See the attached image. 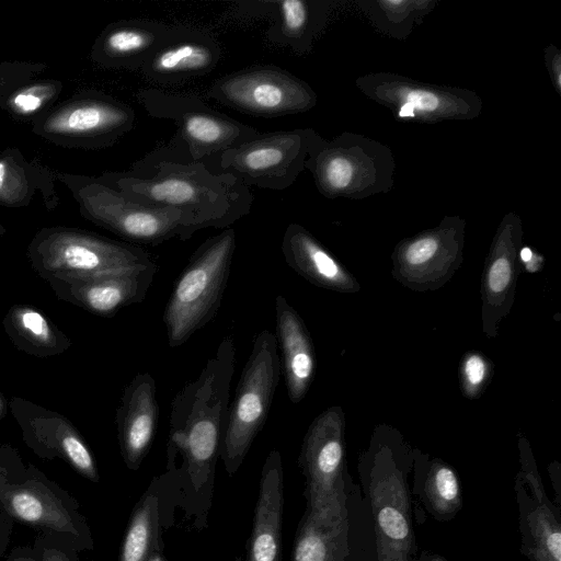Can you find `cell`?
Listing matches in <instances>:
<instances>
[{
    "label": "cell",
    "mask_w": 561,
    "mask_h": 561,
    "mask_svg": "<svg viewBox=\"0 0 561 561\" xmlns=\"http://www.w3.org/2000/svg\"><path fill=\"white\" fill-rule=\"evenodd\" d=\"M438 244L433 238H423L412 243L405 253L407 261L412 265L428 261L437 251Z\"/></svg>",
    "instance_id": "obj_30"
},
{
    "label": "cell",
    "mask_w": 561,
    "mask_h": 561,
    "mask_svg": "<svg viewBox=\"0 0 561 561\" xmlns=\"http://www.w3.org/2000/svg\"><path fill=\"white\" fill-rule=\"evenodd\" d=\"M378 520L383 533L392 539H403L409 533L405 518L396 508H382L379 512Z\"/></svg>",
    "instance_id": "obj_28"
},
{
    "label": "cell",
    "mask_w": 561,
    "mask_h": 561,
    "mask_svg": "<svg viewBox=\"0 0 561 561\" xmlns=\"http://www.w3.org/2000/svg\"><path fill=\"white\" fill-rule=\"evenodd\" d=\"M275 22L266 32L275 45L290 47L297 54L308 51L321 21V10L316 2L305 0L271 1Z\"/></svg>",
    "instance_id": "obj_18"
},
{
    "label": "cell",
    "mask_w": 561,
    "mask_h": 561,
    "mask_svg": "<svg viewBox=\"0 0 561 561\" xmlns=\"http://www.w3.org/2000/svg\"><path fill=\"white\" fill-rule=\"evenodd\" d=\"M158 499L147 493L131 515L118 561H147L158 549Z\"/></svg>",
    "instance_id": "obj_20"
},
{
    "label": "cell",
    "mask_w": 561,
    "mask_h": 561,
    "mask_svg": "<svg viewBox=\"0 0 561 561\" xmlns=\"http://www.w3.org/2000/svg\"><path fill=\"white\" fill-rule=\"evenodd\" d=\"M116 419L123 457L135 470L152 445L159 419L157 387L150 374H137L127 385Z\"/></svg>",
    "instance_id": "obj_13"
},
{
    "label": "cell",
    "mask_w": 561,
    "mask_h": 561,
    "mask_svg": "<svg viewBox=\"0 0 561 561\" xmlns=\"http://www.w3.org/2000/svg\"><path fill=\"white\" fill-rule=\"evenodd\" d=\"M276 342L287 394L299 402L306 394L314 368L311 343L305 324L287 299H275Z\"/></svg>",
    "instance_id": "obj_16"
},
{
    "label": "cell",
    "mask_w": 561,
    "mask_h": 561,
    "mask_svg": "<svg viewBox=\"0 0 561 561\" xmlns=\"http://www.w3.org/2000/svg\"><path fill=\"white\" fill-rule=\"evenodd\" d=\"M172 28L147 19L113 22L95 38L90 58L95 66L104 69L140 70L167 41Z\"/></svg>",
    "instance_id": "obj_12"
},
{
    "label": "cell",
    "mask_w": 561,
    "mask_h": 561,
    "mask_svg": "<svg viewBox=\"0 0 561 561\" xmlns=\"http://www.w3.org/2000/svg\"><path fill=\"white\" fill-rule=\"evenodd\" d=\"M220 56V46L213 36L195 28L173 26L167 41L140 71L151 82H180L209 73Z\"/></svg>",
    "instance_id": "obj_11"
},
{
    "label": "cell",
    "mask_w": 561,
    "mask_h": 561,
    "mask_svg": "<svg viewBox=\"0 0 561 561\" xmlns=\"http://www.w3.org/2000/svg\"><path fill=\"white\" fill-rule=\"evenodd\" d=\"M311 129L278 130L257 135L209 159L215 172L228 173L245 186L283 191L294 184L305 169L318 139Z\"/></svg>",
    "instance_id": "obj_9"
},
{
    "label": "cell",
    "mask_w": 561,
    "mask_h": 561,
    "mask_svg": "<svg viewBox=\"0 0 561 561\" xmlns=\"http://www.w3.org/2000/svg\"><path fill=\"white\" fill-rule=\"evenodd\" d=\"M56 179L70 192L87 220L126 240L157 245L193 236L180 211L134 201L98 176L56 171Z\"/></svg>",
    "instance_id": "obj_4"
},
{
    "label": "cell",
    "mask_w": 561,
    "mask_h": 561,
    "mask_svg": "<svg viewBox=\"0 0 561 561\" xmlns=\"http://www.w3.org/2000/svg\"><path fill=\"white\" fill-rule=\"evenodd\" d=\"M283 507L282 459L273 449L262 468L247 561H280Z\"/></svg>",
    "instance_id": "obj_14"
},
{
    "label": "cell",
    "mask_w": 561,
    "mask_h": 561,
    "mask_svg": "<svg viewBox=\"0 0 561 561\" xmlns=\"http://www.w3.org/2000/svg\"><path fill=\"white\" fill-rule=\"evenodd\" d=\"M436 486L439 495L445 500H454L458 493L456 477L448 468H442L436 473Z\"/></svg>",
    "instance_id": "obj_32"
},
{
    "label": "cell",
    "mask_w": 561,
    "mask_h": 561,
    "mask_svg": "<svg viewBox=\"0 0 561 561\" xmlns=\"http://www.w3.org/2000/svg\"><path fill=\"white\" fill-rule=\"evenodd\" d=\"M282 375L275 335L260 331L228 407L220 458L229 476L237 472L266 422Z\"/></svg>",
    "instance_id": "obj_5"
},
{
    "label": "cell",
    "mask_w": 561,
    "mask_h": 561,
    "mask_svg": "<svg viewBox=\"0 0 561 561\" xmlns=\"http://www.w3.org/2000/svg\"><path fill=\"white\" fill-rule=\"evenodd\" d=\"M207 94L230 108L265 118L302 113L316 103V94L304 80L273 65L226 75Z\"/></svg>",
    "instance_id": "obj_10"
},
{
    "label": "cell",
    "mask_w": 561,
    "mask_h": 561,
    "mask_svg": "<svg viewBox=\"0 0 561 561\" xmlns=\"http://www.w3.org/2000/svg\"><path fill=\"white\" fill-rule=\"evenodd\" d=\"M321 425L313 426L302 450L304 463L309 469L313 482L332 476L342 459L340 442L325 437L323 422Z\"/></svg>",
    "instance_id": "obj_22"
},
{
    "label": "cell",
    "mask_w": 561,
    "mask_h": 561,
    "mask_svg": "<svg viewBox=\"0 0 561 561\" xmlns=\"http://www.w3.org/2000/svg\"><path fill=\"white\" fill-rule=\"evenodd\" d=\"M147 561H167L163 554L160 552L159 549H156Z\"/></svg>",
    "instance_id": "obj_35"
},
{
    "label": "cell",
    "mask_w": 561,
    "mask_h": 561,
    "mask_svg": "<svg viewBox=\"0 0 561 561\" xmlns=\"http://www.w3.org/2000/svg\"><path fill=\"white\" fill-rule=\"evenodd\" d=\"M56 171L37 159H27L19 148L0 151V206L22 208L39 195L47 210L59 205Z\"/></svg>",
    "instance_id": "obj_15"
},
{
    "label": "cell",
    "mask_w": 561,
    "mask_h": 561,
    "mask_svg": "<svg viewBox=\"0 0 561 561\" xmlns=\"http://www.w3.org/2000/svg\"><path fill=\"white\" fill-rule=\"evenodd\" d=\"M14 513L23 520L28 523L38 522L43 516V505L41 501L28 492L16 493L11 501Z\"/></svg>",
    "instance_id": "obj_27"
},
{
    "label": "cell",
    "mask_w": 561,
    "mask_h": 561,
    "mask_svg": "<svg viewBox=\"0 0 561 561\" xmlns=\"http://www.w3.org/2000/svg\"><path fill=\"white\" fill-rule=\"evenodd\" d=\"M234 364V341L228 335L198 377L186 382L171 402L169 462L181 458L196 488L211 480L220 456Z\"/></svg>",
    "instance_id": "obj_2"
},
{
    "label": "cell",
    "mask_w": 561,
    "mask_h": 561,
    "mask_svg": "<svg viewBox=\"0 0 561 561\" xmlns=\"http://www.w3.org/2000/svg\"><path fill=\"white\" fill-rule=\"evenodd\" d=\"M439 106L436 95L426 91H410L407 94L405 103L401 106L399 115L402 117L413 116L414 111L432 112Z\"/></svg>",
    "instance_id": "obj_29"
},
{
    "label": "cell",
    "mask_w": 561,
    "mask_h": 561,
    "mask_svg": "<svg viewBox=\"0 0 561 561\" xmlns=\"http://www.w3.org/2000/svg\"><path fill=\"white\" fill-rule=\"evenodd\" d=\"M136 123L135 111L100 91H80L32 122L36 136L58 147L104 149L116 144Z\"/></svg>",
    "instance_id": "obj_6"
},
{
    "label": "cell",
    "mask_w": 561,
    "mask_h": 561,
    "mask_svg": "<svg viewBox=\"0 0 561 561\" xmlns=\"http://www.w3.org/2000/svg\"><path fill=\"white\" fill-rule=\"evenodd\" d=\"M157 265L75 278L76 299L90 311L112 316L141 301L151 286Z\"/></svg>",
    "instance_id": "obj_17"
},
{
    "label": "cell",
    "mask_w": 561,
    "mask_h": 561,
    "mask_svg": "<svg viewBox=\"0 0 561 561\" xmlns=\"http://www.w3.org/2000/svg\"><path fill=\"white\" fill-rule=\"evenodd\" d=\"M46 69L47 65L39 61H0V111L14 90L36 79Z\"/></svg>",
    "instance_id": "obj_23"
},
{
    "label": "cell",
    "mask_w": 561,
    "mask_h": 561,
    "mask_svg": "<svg viewBox=\"0 0 561 561\" xmlns=\"http://www.w3.org/2000/svg\"><path fill=\"white\" fill-rule=\"evenodd\" d=\"M547 547L557 561L561 560V535L551 534L547 539Z\"/></svg>",
    "instance_id": "obj_34"
},
{
    "label": "cell",
    "mask_w": 561,
    "mask_h": 561,
    "mask_svg": "<svg viewBox=\"0 0 561 561\" xmlns=\"http://www.w3.org/2000/svg\"><path fill=\"white\" fill-rule=\"evenodd\" d=\"M19 327L31 342L49 343L53 337V331L47 320L38 312L32 309H24L20 313Z\"/></svg>",
    "instance_id": "obj_25"
},
{
    "label": "cell",
    "mask_w": 561,
    "mask_h": 561,
    "mask_svg": "<svg viewBox=\"0 0 561 561\" xmlns=\"http://www.w3.org/2000/svg\"><path fill=\"white\" fill-rule=\"evenodd\" d=\"M137 98L150 116L174 123L178 129L170 141L191 161H204L260 135L196 95L142 89Z\"/></svg>",
    "instance_id": "obj_7"
},
{
    "label": "cell",
    "mask_w": 561,
    "mask_h": 561,
    "mask_svg": "<svg viewBox=\"0 0 561 561\" xmlns=\"http://www.w3.org/2000/svg\"><path fill=\"white\" fill-rule=\"evenodd\" d=\"M61 446L78 469L92 477L95 474L92 456L80 438L76 435H67L62 438Z\"/></svg>",
    "instance_id": "obj_26"
},
{
    "label": "cell",
    "mask_w": 561,
    "mask_h": 561,
    "mask_svg": "<svg viewBox=\"0 0 561 561\" xmlns=\"http://www.w3.org/2000/svg\"><path fill=\"white\" fill-rule=\"evenodd\" d=\"M531 251L528 248H524L520 252V257L523 261L528 262L531 259Z\"/></svg>",
    "instance_id": "obj_36"
},
{
    "label": "cell",
    "mask_w": 561,
    "mask_h": 561,
    "mask_svg": "<svg viewBox=\"0 0 561 561\" xmlns=\"http://www.w3.org/2000/svg\"><path fill=\"white\" fill-rule=\"evenodd\" d=\"M64 90L58 79H34L14 90L5 100L2 111L15 121L33 122L55 105Z\"/></svg>",
    "instance_id": "obj_21"
},
{
    "label": "cell",
    "mask_w": 561,
    "mask_h": 561,
    "mask_svg": "<svg viewBox=\"0 0 561 561\" xmlns=\"http://www.w3.org/2000/svg\"><path fill=\"white\" fill-rule=\"evenodd\" d=\"M139 203L180 211L194 234L205 228H229L251 211L250 187L205 161H191L173 142L159 147L124 172L96 175Z\"/></svg>",
    "instance_id": "obj_1"
},
{
    "label": "cell",
    "mask_w": 561,
    "mask_h": 561,
    "mask_svg": "<svg viewBox=\"0 0 561 561\" xmlns=\"http://www.w3.org/2000/svg\"><path fill=\"white\" fill-rule=\"evenodd\" d=\"M236 250L229 227L205 240L178 277L163 312L171 347L183 345L210 322L221 305Z\"/></svg>",
    "instance_id": "obj_3"
},
{
    "label": "cell",
    "mask_w": 561,
    "mask_h": 561,
    "mask_svg": "<svg viewBox=\"0 0 561 561\" xmlns=\"http://www.w3.org/2000/svg\"><path fill=\"white\" fill-rule=\"evenodd\" d=\"M5 233V227L0 225V237Z\"/></svg>",
    "instance_id": "obj_37"
},
{
    "label": "cell",
    "mask_w": 561,
    "mask_h": 561,
    "mask_svg": "<svg viewBox=\"0 0 561 561\" xmlns=\"http://www.w3.org/2000/svg\"><path fill=\"white\" fill-rule=\"evenodd\" d=\"M511 279V265L505 257L493 262L489 272V287L493 293L503 291Z\"/></svg>",
    "instance_id": "obj_31"
},
{
    "label": "cell",
    "mask_w": 561,
    "mask_h": 561,
    "mask_svg": "<svg viewBox=\"0 0 561 561\" xmlns=\"http://www.w3.org/2000/svg\"><path fill=\"white\" fill-rule=\"evenodd\" d=\"M465 371L471 385H479L484 378V362L480 356L471 355L466 362Z\"/></svg>",
    "instance_id": "obj_33"
},
{
    "label": "cell",
    "mask_w": 561,
    "mask_h": 561,
    "mask_svg": "<svg viewBox=\"0 0 561 561\" xmlns=\"http://www.w3.org/2000/svg\"><path fill=\"white\" fill-rule=\"evenodd\" d=\"M0 408H1V404H0Z\"/></svg>",
    "instance_id": "obj_38"
},
{
    "label": "cell",
    "mask_w": 561,
    "mask_h": 561,
    "mask_svg": "<svg viewBox=\"0 0 561 561\" xmlns=\"http://www.w3.org/2000/svg\"><path fill=\"white\" fill-rule=\"evenodd\" d=\"M282 253L287 265L306 278L335 283L341 277L334 259L300 225L287 226L282 240Z\"/></svg>",
    "instance_id": "obj_19"
},
{
    "label": "cell",
    "mask_w": 561,
    "mask_h": 561,
    "mask_svg": "<svg viewBox=\"0 0 561 561\" xmlns=\"http://www.w3.org/2000/svg\"><path fill=\"white\" fill-rule=\"evenodd\" d=\"M28 255L36 267L50 272H72L75 278L154 263L140 247L65 226L39 230L28 247Z\"/></svg>",
    "instance_id": "obj_8"
},
{
    "label": "cell",
    "mask_w": 561,
    "mask_h": 561,
    "mask_svg": "<svg viewBox=\"0 0 561 561\" xmlns=\"http://www.w3.org/2000/svg\"><path fill=\"white\" fill-rule=\"evenodd\" d=\"M327 557L328 548L323 537L306 526L295 541L293 561H327Z\"/></svg>",
    "instance_id": "obj_24"
}]
</instances>
